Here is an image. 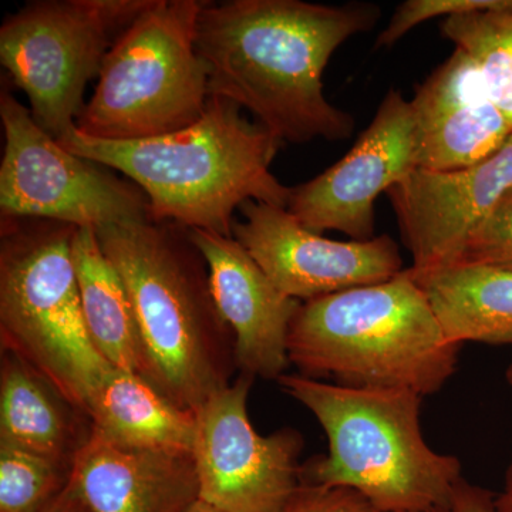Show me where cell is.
Here are the masks:
<instances>
[{"mask_svg":"<svg viewBox=\"0 0 512 512\" xmlns=\"http://www.w3.org/2000/svg\"><path fill=\"white\" fill-rule=\"evenodd\" d=\"M380 16L382 9L369 2H205L197 50L208 92L248 110L282 143L346 140L355 119L326 99L323 73L333 53L375 29Z\"/></svg>","mask_w":512,"mask_h":512,"instance_id":"6da1fadb","label":"cell"},{"mask_svg":"<svg viewBox=\"0 0 512 512\" xmlns=\"http://www.w3.org/2000/svg\"><path fill=\"white\" fill-rule=\"evenodd\" d=\"M96 235L133 306L140 375L175 406L195 412L238 370L234 335L218 311L204 256L173 222L107 225Z\"/></svg>","mask_w":512,"mask_h":512,"instance_id":"7a4b0ae2","label":"cell"},{"mask_svg":"<svg viewBox=\"0 0 512 512\" xmlns=\"http://www.w3.org/2000/svg\"><path fill=\"white\" fill-rule=\"evenodd\" d=\"M60 144L119 171L146 194L151 220L232 237L234 212L247 201L286 208L291 187L272 174L282 141L241 107L210 96L201 119L165 136L104 141L70 128Z\"/></svg>","mask_w":512,"mask_h":512,"instance_id":"3957f363","label":"cell"},{"mask_svg":"<svg viewBox=\"0 0 512 512\" xmlns=\"http://www.w3.org/2000/svg\"><path fill=\"white\" fill-rule=\"evenodd\" d=\"M460 346L409 268L380 284L302 302L288 335L289 363L303 376L421 397L454 375Z\"/></svg>","mask_w":512,"mask_h":512,"instance_id":"277c9868","label":"cell"},{"mask_svg":"<svg viewBox=\"0 0 512 512\" xmlns=\"http://www.w3.org/2000/svg\"><path fill=\"white\" fill-rule=\"evenodd\" d=\"M278 383L328 437V454L302 470L305 483L349 488L377 512H430L463 478L458 458L424 440L419 394L323 383L301 373H284Z\"/></svg>","mask_w":512,"mask_h":512,"instance_id":"5b68a950","label":"cell"},{"mask_svg":"<svg viewBox=\"0 0 512 512\" xmlns=\"http://www.w3.org/2000/svg\"><path fill=\"white\" fill-rule=\"evenodd\" d=\"M77 227L37 218L0 224V340L84 412L114 367L84 320L73 259Z\"/></svg>","mask_w":512,"mask_h":512,"instance_id":"8992f818","label":"cell"},{"mask_svg":"<svg viewBox=\"0 0 512 512\" xmlns=\"http://www.w3.org/2000/svg\"><path fill=\"white\" fill-rule=\"evenodd\" d=\"M202 0H153L104 57L99 82L76 120L104 141L165 136L207 107L208 72L197 50Z\"/></svg>","mask_w":512,"mask_h":512,"instance_id":"52a82bcc","label":"cell"},{"mask_svg":"<svg viewBox=\"0 0 512 512\" xmlns=\"http://www.w3.org/2000/svg\"><path fill=\"white\" fill-rule=\"evenodd\" d=\"M153 0H36L3 20L0 62L56 140L76 126L87 83Z\"/></svg>","mask_w":512,"mask_h":512,"instance_id":"ba28073f","label":"cell"},{"mask_svg":"<svg viewBox=\"0 0 512 512\" xmlns=\"http://www.w3.org/2000/svg\"><path fill=\"white\" fill-rule=\"evenodd\" d=\"M0 119L5 131L2 218H37L94 229L151 220L146 194L136 184L67 151L8 89L0 93Z\"/></svg>","mask_w":512,"mask_h":512,"instance_id":"9c48e42d","label":"cell"},{"mask_svg":"<svg viewBox=\"0 0 512 512\" xmlns=\"http://www.w3.org/2000/svg\"><path fill=\"white\" fill-rule=\"evenodd\" d=\"M254 379L241 373L194 412L200 500L221 512H284L303 484L301 434L261 436L249 420Z\"/></svg>","mask_w":512,"mask_h":512,"instance_id":"30bf717a","label":"cell"},{"mask_svg":"<svg viewBox=\"0 0 512 512\" xmlns=\"http://www.w3.org/2000/svg\"><path fill=\"white\" fill-rule=\"evenodd\" d=\"M239 212L242 220L232 225V237L296 301L380 284L404 271L399 245L389 235L335 241L303 227L286 208L247 201Z\"/></svg>","mask_w":512,"mask_h":512,"instance_id":"8fae6325","label":"cell"},{"mask_svg":"<svg viewBox=\"0 0 512 512\" xmlns=\"http://www.w3.org/2000/svg\"><path fill=\"white\" fill-rule=\"evenodd\" d=\"M416 168L412 104L389 90L372 123L338 163L291 187L286 210L303 227L339 231L352 241L375 238V204Z\"/></svg>","mask_w":512,"mask_h":512,"instance_id":"7c38bea8","label":"cell"},{"mask_svg":"<svg viewBox=\"0 0 512 512\" xmlns=\"http://www.w3.org/2000/svg\"><path fill=\"white\" fill-rule=\"evenodd\" d=\"M512 187V136L494 156L453 171L414 168L386 192L412 254L410 271L456 266L468 239Z\"/></svg>","mask_w":512,"mask_h":512,"instance_id":"4fadbf2b","label":"cell"},{"mask_svg":"<svg viewBox=\"0 0 512 512\" xmlns=\"http://www.w3.org/2000/svg\"><path fill=\"white\" fill-rule=\"evenodd\" d=\"M187 232L207 262L212 295L234 335L238 370L278 380L289 365V329L302 302L279 291L234 237Z\"/></svg>","mask_w":512,"mask_h":512,"instance_id":"5bb4252c","label":"cell"},{"mask_svg":"<svg viewBox=\"0 0 512 512\" xmlns=\"http://www.w3.org/2000/svg\"><path fill=\"white\" fill-rule=\"evenodd\" d=\"M416 168L453 171L494 156L512 136L507 117L495 106L470 57L454 49L416 89Z\"/></svg>","mask_w":512,"mask_h":512,"instance_id":"9a60e30c","label":"cell"},{"mask_svg":"<svg viewBox=\"0 0 512 512\" xmlns=\"http://www.w3.org/2000/svg\"><path fill=\"white\" fill-rule=\"evenodd\" d=\"M69 485L92 512H185L200 500L192 454L121 446L93 427Z\"/></svg>","mask_w":512,"mask_h":512,"instance_id":"2e32d148","label":"cell"},{"mask_svg":"<svg viewBox=\"0 0 512 512\" xmlns=\"http://www.w3.org/2000/svg\"><path fill=\"white\" fill-rule=\"evenodd\" d=\"M77 414H86L9 350L0 367V446L18 448L70 468L89 436Z\"/></svg>","mask_w":512,"mask_h":512,"instance_id":"e0dca14e","label":"cell"},{"mask_svg":"<svg viewBox=\"0 0 512 512\" xmlns=\"http://www.w3.org/2000/svg\"><path fill=\"white\" fill-rule=\"evenodd\" d=\"M94 430L121 446L192 454L195 414L138 373L114 369L84 407Z\"/></svg>","mask_w":512,"mask_h":512,"instance_id":"ac0fdd59","label":"cell"},{"mask_svg":"<svg viewBox=\"0 0 512 512\" xmlns=\"http://www.w3.org/2000/svg\"><path fill=\"white\" fill-rule=\"evenodd\" d=\"M413 276L451 342L512 345V269L457 265Z\"/></svg>","mask_w":512,"mask_h":512,"instance_id":"d6986e66","label":"cell"},{"mask_svg":"<svg viewBox=\"0 0 512 512\" xmlns=\"http://www.w3.org/2000/svg\"><path fill=\"white\" fill-rule=\"evenodd\" d=\"M73 259L94 346L114 369L140 375L143 353L133 306L119 272L100 247L96 229L77 228Z\"/></svg>","mask_w":512,"mask_h":512,"instance_id":"ffe728a7","label":"cell"},{"mask_svg":"<svg viewBox=\"0 0 512 512\" xmlns=\"http://www.w3.org/2000/svg\"><path fill=\"white\" fill-rule=\"evenodd\" d=\"M441 33L476 66L485 90L512 126V0L444 19Z\"/></svg>","mask_w":512,"mask_h":512,"instance_id":"44dd1931","label":"cell"},{"mask_svg":"<svg viewBox=\"0 0 512 512\" xmlns=\"http://www.w3.org/2000/svg\"><path fill=\"white\" fill-rule=\"evenodd\" d=\"M70 468L0 446V512H42L66 487Z\"/></svg>","mask_w":512,"mask_h":512,"instance_id":"7402d4cb","label":"cell"},{"mask_svg":"<svg viewBox=\"0 0 512 512\" xmlns=\"http://www.w3.org/2000/svg\"><path fill=\"white\" fill-rule=\"evenodd\" d=\"M457 265L512 269V187L471 234Z\"/></svg>","mask_w":512,"mask_h":512,"instance_id":"603a6c76","label":"cell"},{"mask_svg":"<svg viewBox=\"0 0 512 512\" xmlns=\"http://www.w3.org/2000/svg\"><path fill=\"white\" fill-rule=\"evenodd\" d=\"M503 0H406L376 39V47H392L416 26L429 20L454 18L497 8Z\"/></svg>","mask_w":512,"mask_h":512,"instance_id":"cb8c5ba5","label":"cell"},{"mask_svg":"<svg viewBox=\"0 0 512 512\" xmlns=\"http://www.w3.org/2000/svg\"><path fill=\"white\" fill-rule=\"evenodd\" d=\"M284 512H377L369 501L349 488H323L303 481Z\"/></svg>","mask_w":512,"mask_h":512,"instance_id":"d4e9b609","label":"cell"},{"mask_svg":"<svg viewBox=\"0 0 512 512\" xmlns=\"http://www.w3.org/2000/svg\"><path fill=\"white\" fill-rule=\"evenodd\" d=\"M494 494L461 478L446 501L430 512H495Z\"/></svg>","mask_w":512,"mask_h":512,"instance_id":"484cf974","label":"cell"},{"mask_svg":"<svg viewBox=\"0 0 512 512\" xmlns=\"http://www.w3.org/2000/svg\"><path fill=\"white\" fill-rule=\"evenodd\" d=\"M42 512H92L82 498L76 494L67 481L66 487L50 501L45 510Z\"/></svg>","mask_w":512,"mask_h":512,"instance_id":"4316f807","label":"cell"},{"mask_svg":"<svg viewBox=\"0 0 512 512\" xmlns=\"http://www.w3.org/2000/svg\"><path fill=\"white\" fill-rule=\"evenodd\" d=\"M495 512H512V464L505 473L504 488L494 498Z\"/></svg>","mask_w":512,"mask_h":512,"instance_id":"83f0119b","label":"cell"},{"mask_svg":"<svg viewBox=\"0 0 512 512\" xmlns=\"http://www.w3.org/2000/svg\"><path fill=\"white\" fill-rule=\"evenodd\" d=\"M185 512H221L212 508L211 505L202 503L201 500L195 501L194 504L191 505Z\"/></svg>","mask_w":512,"mask_h":512,"instance_id":"f1b7e54d","label":"cell"},{"mask_svg":"<svg viewBox=\"0 0 512 512\" xmlns=\"http://www.w3.org/2000/svg\"><path fill=\"white\" fill-rule=\"evenodd\" d=\"M507 380H508V383H510L512 386V362H511L510 367H508V369H507Z\"/></svg>","mask_w":512,"mask_h":512,"instance_id":"f546056e","label":"cell"}]
</instances>
